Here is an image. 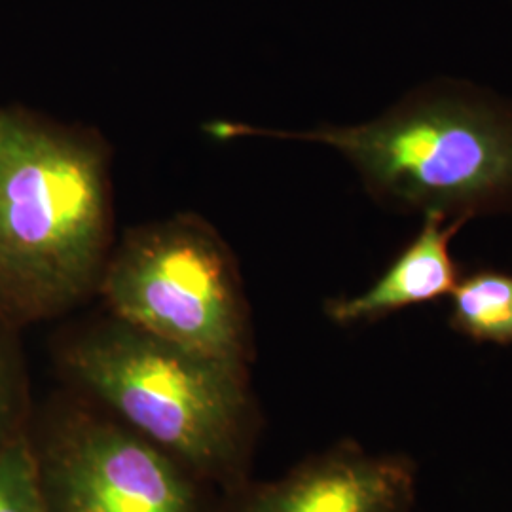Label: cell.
I'll list each match as a JSON object with an SVG mask.
<instances>
[{"label":"cell","mask_w":512,"mask_h":512,"mask_svg":"<svg viewBox=\"0 0 512 512\" xmlns=\"http://www.w3.org/2000/svg\"><path fill=\"white\" fill-rule=\"evenodd\" d=\"M211 131L334 148L374 198L403 213L469 222L512 211V99L467 80L425 82L357 126L272 133L217 124Z\"/></svg>","instance_id":"1"},{"label":"cell","mask_w":512,"mask_h":512,"mask_svg":"<svg viewBox=\"0 0 512 512\" xmlns=\"http://www.w3.org/2000/svg\"><path fill=\"white\" fill-rule=\"evenodd\" d=\"M105 239V184L90 148L0 116V298L23 313L69 304Z\"/></svg>","instance_id":"2"},{"label":"cell","mask_w":512,"mask_h":512,"mask_svg":"<svg viewBox=\"0 0 512 512\" xmlns=\"http://www.w3.org/2000/svg\"><path fill=\"white\" fill-rule=\"evenodd\" d=\"M74 378L152 444L224 480L243 465L253 406L241 365L120 325L74 344Z\"/></svg>","instance_id":"3"},{"label":"cell","mask_w":512,"mask_h":512,"mask_svg":"<svg viewBox=\"0 0 512 512\" xmlns=\"http://www.w3.org/2000/svg\"><path fill=\"white\" fill-rule=\"evenodd\" d=\"M103 293L122 323L179 348L243 365L245 319L220 247L190 226L131 239Z\"/></svg>","instance_id":"4"},{"label":"cell","mask_w":512,"mask_h":512,"mask_svg":"<svg viewBox=\"0 0 512 512\" xmlns=\"http://www.w3.org/2000/svg\"><path fill=\"white\" fill-rule=\"evenodd\" d=\"M40 488L46 512H198L173 458L109 423L84 421L57 440Z\"/></svg>","instance_id":"5"},{"label":"cell","mask_w":512,"mask_h":512,"mask_svg":"<svg viewBox=\"0 0 512 512\" xmlns=\"http://www.w3.org/2000/svg\"><path fill=\"white\" fill-rule=\"evenodd\" d=\"M416 492L414 459L342 442L256 490L241 512H412Z\"/></svg>","instance_id":"6"},{"label":"cell","mask_w":512,"mask_h":512,"mask_svg":"<svg viewBox=\"0 0 512 512\" xmlns=\"http://www.w3.org/2000/svg\"><path fill=\"white\" fill-rule=\"evenodd\" d=\"M467 220L440 213L423 215L418 234L406 243L366 291L330 300L327 315L338 325L372 323L397 311L450 298L461 270L452 255V241Z\"/></svg>","instance_id":"7"},{"label":"cell","mask_w":512,"mask_h":512,"mask_svg":"<svg viewBox=\"0 0 512 512\" xmlns=\"http://www.w3.org/2000/svg\"><path fill=\"white\" fill-rule=\"evenodd\" d=\"M450 327L476 344L512 346V274L476 268L450 294Z\"/></svg>","instance_id":"8"},{"label":"cell","mask_w":512,"mask_h":512,"mask_svg":"<svg viewBox=\"0 0 512 512\" xmlns=\"http://www.w3.org/2000/svg\"><path fill=\"white\" fill-rule=\"evenodd\" d=\"M0 512H46L37 461L21 442L0 450Z\"/></svg>","instance_id":"9"},{"label":"cell","mask_w":512,"mask_h":512,"mask_svg":"<svg viewBox=\"0 0 512 512\" xmlns=\"http://www.w3.org/2000/svg\"><path fill=\"white\" fill-rule=\"evenodd\" d=\"M4 378H2V370H0V414H2V410H4Z\"/></svg>","instance_id":"10"}]
</instances>
